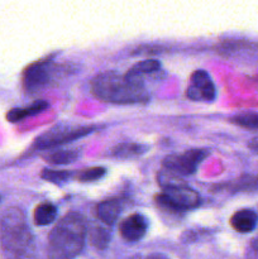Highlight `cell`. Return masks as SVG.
Wrapping results in <instances>:
<instances>
[{
  "instance_id": "18",
  "label": "cell",
  "mask_w": 258,
  "mask_h": 259,
  "mask_svg": "<svg viewBox=\"0 0 258 259\" xmlns=\"http://www.w3.org/2000/svg\"><path fill=\"white\" fill-rule=\"evenodd\" d=\"M230 121L233 124L238 126H242V128L250 129V131H258V113H240L237 115L232 116Z\"/></svg>"
},
{
  "instance_id": "9",
  "label": "cell",
  "mask_w": 258,
  "mask_h": 259,
  "mask_svg": "<svg viewBox=\"0 0 258 259\" xmlns=\"http://www.w3.org/2000/svg\"><path fill=\"white\" fill-rule=\"evenodd\" d=\"M148 220L142 214H133L120 224V235L126 242H138L146 235Z\"/></svg>"
},
{
  "instance_id": "21",
  "label": "cell",
  "mask_w": 258,
  "mask_h": 259,
  "mask_svg": "<svg viewBox=\"0 0 258 259\" xmlns=\"http://www.w3.org/2000/svg\"><path fill=\"white\" fill-rule=\"evenodd\" d=\"M249 148L255 153H258V137H255L249 142Z\"/></svg>"
},
{
  "instance_id": "14",
  "label": "cell",
  "mask_w": 258,
  "mask_h": 259,
  "mask_svg": "<svg viewBox=\"0 0 258 259\" xmlns=\"http://www.w3.org/2000/svg\"><path fill=\"white\" fill-rule=\"evenodd\" d=\"M34 223L39 227H46V225L51 224L57 218V209L51 202H42L38 205L34 210Z\"/></svg>"
},
{
  "instance_id": "2",
  "label": "cell",
  "mask_w": 258,
  "mask_h": 259,
  "mask_svg": "<svg viewBox=\"0 0 258 259\" xmlns=\"http://www.w3.org/2000/svg\"><path fill=\"white\" fill-rule=\"evenodd\" d=\"M0 243L7 259H34V238L18 207H8L0 217Z\"/></svg>"
},
{
  "instance_id": "13",
  "label": "cell",
  "mask_w": 258,
  "mask_h": 259,
  "mask_svg": "<svg viewBox=\"0 0 258 259\" xmlns=\"http://www.w3.org/2000/svg\"><path fill=\"white\" fill-rule=\"evenodd\" d=\"M48 108V103L43 100H37L29 106H25V108H18V109H13L8 113L7 118L8 120L12 121V123H15V121H20L23 119L28 118V116H33L37 115V114L42 113L45 111L46 109Z\"/></svg>"
},
{
  "instance_id": "12",
  "label": "cell",
  "mask_w": 258,
  "mask_h": 259,
  "mask_svg": "<svg viewBox=\"0 0 258 259\" xmlns=\"http://www.w3.org/2000/svg\"><path fill=\"white\" fill-rule=\"evenodd\" d=\"M161 67V63L156 60H146L142 62L134 65L128 72L125 73V77L131 80L132 82L136 83H143V76L148 75V73L156 72Z\"/></svg>"
},
{
  "instance_id": "16",
  "label": "cell",
  "mask_w": 258,
  "mask_h": 259,
  "mask_svg": "<svg viewBox=\"0 0 258 259\" xmlns=\"http://www.w3.org/2000/svg\"><path fill=\"white\" fill-rule=\"evenodd\" d=\"M81 157V149H62L55 151L45 156V159L52 164H68L73 163Z\"/></svg>"
},
{
  "instance_id": "22",
  "label": "cell",
  "mask_w": 258,
  "mask_h": 259,
  "mask_svg": "<svg viewBox=\"0 0 258 259\" xmlns=\"http://www.w3.org/2000/svg\"><path fill=\"white\" fill-rule=\"evenodd\" d=\"M252 245H253V248H254V249L257 250V252H258V237H255L254 239H253Z\"/></svg>"
},
{
  "instance_id": "5",
  "label": "cell",
  "mask_w": 258,
  "mask_h": 259,
  "mask_svg": "<svg viewBox=\"0 0 258 259\" xmlns=\"http://www.w3.org/2000/svg\"><path fill=\"white\" fill-rule=\"evenodd\" d=\"M94 126H72L68 124H60L56 125L55 128L50 129L46 133L40 134L35 139L33 148L39 149H50L55 147H60L62 144L68 143V142L76 141L78 138L88 136L91 132H94Z\"/></svg>"
},
{
  "instance_id": "3",
  "label": "cell",
  "mask_w": 258,
  "mask_h": 259,
  "mask_svg": "<svg viewBox=\"0 0 258 259\" xmlns=\"http://www.w3.org/2000/svg\"><path fill=\"white\" fill-rule=\"evenodd\" d=\"M91 91L100 100L119 105L143 104L149 99L143 83L132 82L125 75H119L113 71L96 75L91 80Z\"/></svg>"
},
{
  "instance_id": "7",
  "label": "cell",
  "mask_w": 258,
  "mask_h": 259,
  "mask_svg": "<svg viewBox=\"0 0 258 259\" xmlns=\"http://www.w3.org/2000/svg\"><path fill=\"white\" fill-rule=\"evenodd\" d=\"M53 68L55 66L50 58L37 61L28 66L23 73V85L25 90L29 93H35L47 86L52 78L53 71H55Z\"/></svg>"
},
{
  "instance_id": "8",
  "label": "cell",
  "mask_w": 258,
  "mask_h": 259,
  "mask_svg": "<svg viewBox=\"0 0 258 259\" xmlns=\"http://www.w3.org/2000/svg\"><path fill=\"white\" fill-rule=\"evenodd\" d=\"M187 98L194 101H212L217 95L214 82L209 73L204 70H197L192 73L191 83L186 91Z\"/></svg>"
},
{
  "instance_id": "11",
  "label": "cell",
  "mask_w": 258,
  "mask_h": 259,
  "mask_svg": "<svg viewBox=\"0 0 258 259\" xmlns=\"http://www.w3.org/2000/svg\"><path fill=\"white\" fill-rule=\"evenodd\" d=\"M120 211V201L115 199L105 200L96 207V215H98L99 220L105 225H113L118 220Z\"/></svg>"
},
{
  "instance_id": "1",
  "label": "cell",
  "mask_w": 258,
  "mask_h": 259,
  "mask_svg": "<svg viewBox=\"0 0 258 259\" xmlns=\"http://www.w3.org/2000/svg\"><path fill=\"white\" fill-rule=\"evenodd\" d=\"M88 227L78 212H68L55 225L48 235V259H73L85 245Z\"/></svg>"
},
{
  "instance_id": "20",
  "label": "cell",
  "mask_w": 258,
  "mask_h": 259,
  "mask_svg": "<svg viewBox=\"0 0 258 259\" xmlns=\"http://www.w3.org/2000/svg\"><path fill=\"white\" fill-rule=\"evenodd\" d=\"M105 174L106 169L104 167H91V168L81 169L78 174H75V177L81 182H93L103 179Z\"/></svg>"
},
{
  "instance_id": "15",
  "label": "cell",
  "mask_w": 258,
  "mask_h": 259,
  "mask_svg": "<svg viewBox=\"0 0 258 259\" xmlns=\"http://www.w3.org/2000/svg\"><path fill=\"white\" fill-rule=\"evenodd\" d=\"M148 151V147L139 143H121L114 147L111 151V156L116 158H132V157L141 156Z\"/></svg>"
},
{
  "instance_id": "19",
  "label": "cell",
  "mask_w": 258,
  "mask_h": 259,
  "mask_svg": "<svg viewBox=\"0 0 258 259\" xmlns=\"http://www.w3.org/2000/svg\"><path fill=\"white\" fill-rule=\"evenodd\" d=\"M42 179L52 182L56 185H62L65 182H68L72 177H75V174L71 171H56V169H43Z\"/></svg>"
},
{
  "instance_id": "4",
  "label": "cell",
  "mask_w": 258,
  "mask_h": 259,
  "mask_svg": "<svg viewBox=\"0 0 258 259\" xmlns=\"http://www.w3.org/2000/svg\"><path fill=\"white\" fill-rule=\"evenodd\" d=\"M157 202L164 209L172 211H184L200 206L201 199L195 190L187 187L185 184L163 187V192L157 196Z\"/></svg>"
},
{
  "instance_id": "17",
  "label": "cell",
  "mask_w": 258,
  "mask_h": 259,
  "mask_svg": "<svg viewBox=\"0 0 258 259\" xmlns=\"http://www.w3.org/2000/svg\"><path fill=\"white\" fill-rule=\"evenodd\" d=\"M110 242V233L108 228L95 225L90 229V243L96 249H105Z\"/></svg>"
},
{
  "instance_id": "6",
  "label": "cell",
  "mask_w": 258,
  "mask_h": 259,
  "mask_svg": "<svg viewBox=\"0 0 258 259\" xmlns=\"http://www.w3.org/2000/svg\"><path fill=\"white\" fill-rule=\"evenodd\" d=\"M207 153L205 149H190L181 154H169L163 159V168L177 177L192 175Z\"/></svg>"
},
{
  "instance_id": "23",
  "label": "cell",
  "mask_w": 258,
  "mask_h": 259,
  "mask_svg": "<svg viewBox=\"0 0 258 259\" xmlns=\"http://www.w3.org/2000/svg\"><path fill=\"white\" fill-rule=\"evenodd\" d=\"M148 259H166V258L162 257V255H153V257H149Z\"/></svg>"
},
{
  "instance_id": "10",
  "label": "cell",
  "mask_w": 258,
  "mask_h": 259,
  "mask_svg": "<svg viewBox=\"0 0 258 259\" xmlns=\"http://www.w3.org/2000/svg\"><path fill=\"white\" fill-rule=\"evenodd\" d=\"M258 223V215L250 209H243L235 212L230 219L233 229L239 233H249L254 230Z\"/></svg>"
}]
</instances>
